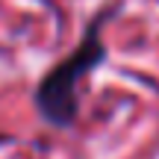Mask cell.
<instances>
[{
  "instance_id": "6da1fadb",
  "label": "cell",
  "mask_w": 159,
  "mask_h": 159,
  "mask_svg": "<svg viewBox=\"0 0 159 159\" xmlns=\"http://www.w3.org/2000/svg\"><path fill=\"white\" fill-rule=\"evenodd\" d=\"M100 21L103 18H97V24H91L85 41L65 59V62H59L56 68L44 77V83L39 85V109L53 124H68V121L74 118V112H77V80L103 59V44H100V39H97Z\"/></svg>"
}]
</instances>
